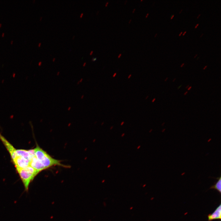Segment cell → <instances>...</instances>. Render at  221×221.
Instances as JSON below:
<instances>
[{
	"label": "cell",
	"instance_id": "6da1fadb",
	"mask_svg": "<svg viewBox=\"0 0 221 221\" xmlns=\"http://www.w3.org/2000/svg\"><path fill=\"white\" fill-rule=\"evenodd\" d=\"M34 150L35 157L45 169L55 166L67 167V166L61 164V161L52 157L38 146L37 145Z\"/></svg>",
	"mask_w": 221,
	"mask_h": 221
},
{
	"label": "cell",
	"instance_id": "7a4b0ae2",
	"mask_svg": "<svg viewBox=\"0 0 221 221\" xmlns=\"http://www.w3.org/2000/svg\"><path fill=\"white\" fill-rule=\"evenodd\" d=\"M16 169L23 184L25 191L27 192L30 183L39 172L30 166L24 168Z\"/></svg>",
	"mask_w": 221,
	"mask_h": 221
},
{
	"label": "cell",
	"instance_id": "3957f363",
	"mask_svg": "<svg viewBox=\"0 0 221 221\" xmlns=\"http://www.w3.org/2000/svg\"><path fill=\"white\" fill-rule=\"evenodd\" d=\"M0 140L2 141L10 153L13 161L18 156L16 151V150L1 134H0Z\"/></svg>",
	"mask_w": 221,
	"mask_h": 221
},
{
	"label": "cell",
	"instance_id": "277c9868",
	"mask_svg": "<svg viewBox=\"0 0 221 221\" xmlns=\"http://www.w3.org/2000/svg\"><path fill=\"white\" fill-rule=\"evenodd\" d=\"M16 169L24 168L30 166V162L20 156H18L13 161Z\"/></svg>",
	"mask_w": 221,
	"mask_h": 221
},
{
	"label": "cell",
	"instance_id": "5b68a950",
	"mask_svg": "<svg viewBox=\"0 0 221 221\" xmlns=\"http://www.w3.org/2000/svg\"><path fill=\"white\" fill-rule=\"evenodd\" d=\"M16 151L18 156L22 157L30 162L33 157L35 156L34 149L29 150H16Z\"/></svg>",
	"mask_w": 221,
	"mask_h": 221
},
{
	"label": "cell",
	"instance_id": "8992f818",
	"mask_svg": "<svg viewBox=\"0 0 221 221\" xmlns=\"http://www.w3.org/2000/svg\"><path fill=\"white\" fill-rule=\"evenodd\" d=\"M30 165L39 173L43 170L46 169L37 159L35 156L33 157L31 160Z\"/></svg>",
	"mask_w": 221,
	"mask_h": 221
},
{
	"label": "cell",
	"instance_id": "52a82bcc",
	"mask_svg": "<svg viewBox=\"0 0 221 221\" xmlns=\"http://www.w3.org/2000/svg\"><path fill=\"white\" fill-rule=\"evenodd\" d=\"M221 205L220 204L212 213L208 215V221H211L215 219H221Z\"/></svg>",
	"mask_w": 221,
	"mask_h": 221
},
{
	"label": "cell",
	"instance_id": "ba28073f",
	"mask_svg": "<svg viewBox=\"0 0 221 221\" xmlns=\"http://www.w3.org/2000/svg\"><path fill=\"white\" fill-rule=\"evenodd\" d=\"M217 181L216 184L211 187L210 189H213L218 191L220 194L221 192V177L216 178Z\"/></svg>",
	"mask_w": 221,
	"mask_h": 221
},
{
	"label": "cell",
	"instance_id": "9c48e42d",
	"mask_svg": "<svg viewBox=\"0 0 221 221\" xmlns=\"http://www.w3.org/2000/svg\"><path fill=\"white\" fill-rule=\"evenodd\" d=\"M97 60V58H92V60L93 61H95Z\"/></svg>",
	"mask_w": 221,
	"mask_h": 221
},
{
	"label": "cell",
	"instance_id": "30bf717a",
	"mask_svg": "<svg viewBox=\"0 0 221 221\" xmlns=\"http://www.w3.org/2000/svg\"><path fill=\"white\" fill-rule=\"evenodd\" d=\"M192 87V86H190L188 88V91H190Z\"/></svg>",
	"mask_w": 221,
	"mask_h": 221
},
{
	"label": "cell",
	"instance_id": "8fae6325",
	"mask_svg": "<svg viewBox=\"0 0 221 221\" xmlns=\"http://www.w3.org/2000/svg\"><path fill=\"white\" fill-rule=\"evenodd\" d=\"M109 2H107L105 4V7H107L109 5Z\"/></svg>",
	"mask_w": 221,
	"mask_h": 221
},
{
	"label": "cell",
	"instance_id": "7c38bea8",
	"mask_svg": "<svg viewBox=\"0 0 221 221\" xmlns=\"http://www.w3.org/2000/svg\"><path fill=\"white\" fill-rule=\"evenodd\" d=\"M121 56H122V54H119V56H118V59H119V58H120V57H121Z\"/></svg>",
	"mask_w": 221,
	"mask_h": 221
},
{
	"label": "cell",
	"instance_id": "4fadbf2b",
	"mask_svg": "<svg viewBox=\"0 0 221 221\" xmlns=\"http://www.w3.org/2000/svg\"><path fill=\"white\" fill-rule=\"evenodd\" d=\"M149 13H147V15H146V17H145V18H148V16H149Z\"/></svg>",
	"mask_w": 221,
	"mask_h": 221
},
{
	"label": "cell",
	"instance_id": "5bb4252c",
	"mask_svg": "<svg viewBox=\"0 0 221 221\" xmlns=\"http://www.w3.org/2000/svg\"><path fill=\"white\" fill-rule=\"evenodd\" d=\"M136 10V9H134L133 11H132V13H134L135 12Z\"/></svg>",
	"mask_w": 221,
	"mask_h": 221
},
{
	"label": "cell",
	"instance_id": "9a60e30c",
	"mask_svg": "<svg viewBox=\"0 0 221 221\" xmlns=\"http://www.w3.org/2000/svg\"><path fill=\"white\" fill-rule=\"evenodd\" d=\"M155 100H156V98H154V99H153V100H152V102H153V103L154 102H155Z\"/></svg>",
	"mask_w": 221,
	"mask_h": 221
},
{
	"label": "cell",
	"instance_id": "2e32d148",
	"mask_svg": "<svg viewBox=\"0 0 221 221\" xmlns=\"http://www.w3.org/2000/svg\"><path fill=\"white\" fill-rule=\"evenodd\" d=\"M116 73H115L113 76V77H115L116 76Z\"/></svg>",
	"mask_w": 221,
	"mask_h": 221
},
{
	"label": "cell",
	"instance_id": "e0dca14e",
	"mask_svg": "<svg viewBox=\"0 0 221 221\" xmlns=\"http://www.w3.org/2000/svg\"><path fill=\"white\" fill-rule=\"evenodd\" d=\"M199 25V23H198V24H197V25H196V26H195V28H197V27H198V26Z\"/></svg>",
	"mask_w": 221,
	"mask_h": 221
},
{
	"label": "cell",
	"instance_id": "ac0fdd59",
	"mask_svg": "<svg viewBox=\"0 0 221 221\" xmlns=\"http://www.w3.org/2000/svg\"><path fill=\"white\" fill-rule=\"evenodd\" d=\"M168 77H166V79H165V80H164L165 81V82H166V81H167V80H168Z\"/></svg>",
	"mask_w": 221,
	"mask_h": 221
},
{
	"label": "cell",
	"instance_id": "d6986e66",
	"mask_svg": "<svg viewBox=\"0 0 221 221\" xmlns=\"http://www.w3.org/2000/svg\"><path fill=\"white\" fill-rule=\"evenodd\" d=\"M188 91H187V92H185V93H184V95H187V94H188Z\"/></svg>",
	"mask_w": 221,
	"mask_h": 221
},
{
	"label": "cell",
	"instance_id": "ffe728a7",
	"mask_svg": "<svg viewBox=\"0 0 221 221\" xmlns=\"http://www.w3.org/2000/svg\"><path fill=\"white\" fill-rule=\"evenodd\" d=\"M83 14H84L83 13H82L80 15V18H81L82 17V16L83 15Z\"/></svg>",
	"mask_w": 221,
	"mask_h": 221
},
{
	"label": "cell",
	"instance_id": "44dd1931",
	"mask_svg": "<svg viewBox=\"0 0 221 221\" xmlns=\"http://www.w3.org/2000/svg\"><path fill=\"white\" fill-rule=\"evenodd\" d=\"M207 66H205V67H204V68H203V70H205V69H206V68H207Z\"/></svg>",
	"mask_w": 221,
	"mask_h": 221
},
{
	"label": "cell",
	"instance_id": "7402d4cb",
	"mask_svg": "<svg viewBox=\"0 0 221 221\" xmlns=\"http://www.w3.org/2000/svg\"><path fill=\"white\" fill-rule=\"evenodd\" d=\"M131 74H130V75H129V76H128V79H129V78H130L131 77Z\"/></svg>",
	"mask_w": 221,
	"mask_h": 221
},
{
	"label": "cell",
	"instance_id": "603a6c76",
	"mask_svg": "<svg viewBox=\"0 0 221 221\" xmlns=\"http://www.w3.org/2000/svg\"><path fill=\"white\" fill-rule=\"evenodd\" d=\"M185 63H184L181 66V67H182L184 65Z\"/></svg>",
	"mask_w": 221,
	"mask_h": 221
},
{
	"label": "cell",
	"instance_id": "cb8c5ba5",
	"mask_svg": "<svg viewBox=\"0 0 221 221\" xmlns=\"http://www.w3.org/2000/svg\"><path fill=\"white\" fill-rule=\"evenodd\" d=\"M93 52H93V51H91V52L90 54V55H92V54H93Z\"/></svg>",
	"mask_w": 221,
	"mask_h": 221
},
{
	"label": "cell",
	"instance_id": "d4e9b609",
	"mask_svg": "<svg viewBox=\"0 0 221 221\" xmlns=\"http://www.w3.org/2000/svg\"><path fill=\"white\" fill-rule=\"evenodd\" d=\"M124 123V122H122V123L121 124V126L123 125V124Z\"/></svg>",
	"mask_w": 221,
	"mask_h": 221
},
{
	"label": "cell",
	"instance_id": "484cf974",
	"mask_svg": "<svg viewBox=\"0 0 221 221\" xmlns=\"http://www.w3.org/2000/svg\"><path fill=\"white\" fill-rule=\"evenodd\" d=\"M174 16V15H172V16H171V19H172L173 18V17Z\"/></svg>",
	"mask_w": 221,
	"mask_h": 221
},
{
	"label": "cell",
	"instance_id": "4316f807",
	"mask_svg": "<svg viewBox=\"0 0 221 221\" xmlns=\"http://www.w3.org/2000/svg\"><path fill=\"white\" fill-rule=\"evenodd\" d=\"M131 20H131V19H130V20H129V24H130V23H131Z\"/></svg>",
	"mask_w": 221,
	"mask_h": 221
},
{
	"label": "cell",
	"instance_id": "83f0119b",
	"mask_svg": "<svg viewBox=\"0 0 221 221\" xmlns=\"http://www.w3.org/2000/svg\"><path fill=\"white\" fill-rule=\"evenodd\" d=\"M186 32H187V31H185V32H184V34H183V36H184V35H185V34H186Z\"/></svg>",
	"mask_w": 221,
	"mask_h": 221
},
{
	"label": "cell",
	"instance_id": "f1b7e54d",
	"mask_svg": "<svg viewBox=\"0 0 221 221\" xmlns=\"http://www.w3.org/2000/svg\"><path fill=\"white\" fill-rule=\"evenodd\" d=\"M189 85H187L186 87V88H188L190 87Z\"/></svg>",
	"mask_w": 221,
	"mask_h": 221
},
{
	"label": "cell",
	"instance_id": "f546056e",
	"mask_svg": "<svg viewBox=\"0 0 221 221\" xmlns=\"http://www.w3.org/2000/svg\"><path fill=\"white\" fill-rule=\"evenodd\" d=\"M183 33V32H182H182H181V33H180V34H179V36H181V34H182Z\"/></svg>",
	"mask_w": 221,
	"mask_h": 221
},
{
	"label": "cell",
	"instance_id": "4dcf8cb0",
	"mask_svg": "<svg viewBox=\"0 0 221 221\" xmlns=\"http://www.w3.org/2000/svg\"><path fill=\"white\" fill-rule=\"evenodd\" d=\"M41 43H39V44H38V47H40V46H41Z\"/></svg>",
	"mask_w": 221,
	"mask_h": 221
},
{
	"label": "cell",
	"instance_id": "1f68e13d",
	"mask_svg": "<svg viewBox=\"0 0 221 221\" xmlns=\"http://www.w3.org/2000/svg\"><path fill=\"white\" fill-rule=\"evenodd\" d=\"M176 80V78H174L173 79V82H174Z\"/></svg>",
	"mask_w": 221,
	"mask_h": 221
},
{
	"label": "cell",
	"instance_id": "d6a6232c",
	"mask_svg": "<svg viewBox=\"0 0 221 221\" xmlns=\"http://www.w3.org/2000/svg\"><path fill=\"white\" fill-rule=\"evenodd\" d=\"M182 85H181V86H180L178 88V90H179L180 87L182 86Z\"/></svg>",
	"mask_w": 221,
	"mask_h": 221
},
{
	"label": "cell",
	"instance_id": "836d02e7",
	"mask_svg": "<svg viewBox=\"0 0 221 221\" xmlns=\"http://www.w3.org/2000/svg\"><path fill=\"white\" fill-rule=\"evenodd\" d=\"M157 34H157H157H155V37H156V36H157Z\"/></svg>",
	"mask_w": 221,
	"mask_h": 221
},
{
	"label": "cell",
	"instance_id": "e575fe53",
	"mask_svg": "<svg viewBox=\"0 0 221 221\" xmlns=\"http://www.w3.org/2000/svg\"><path fill=\"white\" fill-rule=\"evenodd\" d=\"M4 34H5V33H3L2 34V36L3 37L4 36Z\"/></svg>",
	"mask_w": 221,
	"mask_h": 221
},
{
	"label": "cell",
	"instance_id": "d590c367",
	"mask_svg": "<svg viewBox=\"0 0 221 221\" xmlns=\"http://www.w3.org/2000/svg\"><path fill=\"white\" fill-rule=\"evenodd\" d=\"M124 135H125V134H123L122 136V137H123V136H124Z\"/></svg>",
	"mask_w": 221,
	"mask_h": 221
},
{
	"label": "cell",
	"instance_id": "8d00e7d4",
	"mask_svg": "<svg viewBox=\"0 0 221 221\" xmlns=\"http://www.w3.org/2000/svg\"><path fill=\"white\" fill-rule=\"evenodd\" d=\"M200 15H201V14L199 15L197 17V19L198 18H199V17L200 16Z\"/></svg>",
	"mask_w": 221,
	"mask_h": 221
},
{
	"label": "cell",
	"instance_id": "74e56055",
	"mask_svg": "<svg viewBox=\"0 0 221 221\" xmlns=\"http://www.w3.org/2000/svg\"><path fill=\"white\" fill-rule=\"evenodd\" d=\"M198 55V54H197L196 55L194 56V58H195Z\"/></svg>",
	"mask_w": 221,
	"mask_h": 221
},
{
	"label": "cell",
	"instance_id": "f35d334b",
	"mask_svg": "<svg viewBox=\"0 0 221 221\" xmlns=\"http://www.w3.org/2000/svg\"><path fill=\"white\" fill-rule=\"evenodd\" d=\"M113 126H112V127H111V128H110V129H111V130L112 129V128H113Z\"/></svg>",
	"mask_w": 221,
	"mask_h": 221
},
{
	"label": "cell",
	"instance_id": "ab89813d",
	"mask_svg": "<svg viewBox=\"0 0 221 221\" xmlns=\"http://www.w3.org/2000/svg\"><path fill=\"white\" fill-rule=\"evenodd\" d=\"M148 97H149V96H147V98H146V99H148Z\"/></svg>",
	"mask_w": 221,
	"mask_h": 221
},
{
	"label": "cell",
	"instance_id": "60d3db41",
	"mask_svg": "<svg viewBox=\"0 0 221 221\" xmlns=\"http://www.w3.org/2000/svg\"><path fill=\"white\" fill-rule=\"evenodd\" d=\"M183 9L181 10V11H180V13H181V12L183 11Z\"/></svg>",
	"mask_w": 221,
	"mask_h": 221
},
{
	"label": "cell",
	"instance_id": "b9f144b4",
	"mask_svg": "<svg viewBox=\"0 0 221 221\" xmlns=\"http://www.w3.org/2000/svg\"><path fill=\"white\" fill-rule=\"evenodd\" d=\"M41 62H39V65H40V64H41Z\"/></svg>",
	"mask_w": 221,
	"mask_h": 221
},
{
	"label": "cell",
	"instance_id": "7bdbcfd3",
	"mask_svg": "<svg viewBox=\"0 0 221 221\" xmlns=\"http://www.w3.org/2000/svg\"><path fill=\"white\" fill-rule=\"evenodd\" d=\"M127 2V1H126V2H125V5H126V4Z\"/></svg>",
	"mask_w": 221,
	"mask_h": 221
},
{
	"label": "cell",
	"instance_id": "ee69618b",
	"mask_svg": "<svg viewBox=\"0 0 221 221\" xmlns=\"http://www.w3.org/2000/svg\"><path fill=\"white\" fill-rule=\"evenodd\" d=\"M203 34H201V36H200V37H201V36H202V35H203Z\"/></svg>",
	"mask_w": 221,
	"mask_h": 221
},
{
	"label": "cell",
	"instance_id": "f6af8a7d",
	"mask_svg": "<svg viewBox=\"0 0 221 221\" xmlns=\"http://www.w3.org/2000/svg\"><path fill=\"white\" fill-rule=\"evenodd\" d=\"M140 147H141V146H139V147H138V148H137V149H139V148H140Z\"/></svg>",
	"mask_w": 221,
	"mask_h": 221
},
{
	"label": "cell",
	"instance_id": "bcb514c9",
	"mask_svg": "<svg viewBox=\"0 0 221 221\" xmlns=\"http://www.w3.org/2000/svg\"><path fill=\"white\" fill-rule=\"evenodd\" d=\"M55 58L54 59H53V61H55Z\"/></svg>",
	"mask_w": 221,
	"mask_h": 221
},
{
	"label": "cell",
	"instance_id": "7dc6e473",
	"mask_svg": "<svg viewBox=\"0 0 221 221\" xmlns=\"http://www.w3.org/2000/svg\"><path fill=\"white\" fill-rule=\"evenodd\" d=\"M2 24H0V27H1V26H2Z\"/></svg>",
	"mask_w": 221,
	"mask_h": 221
},
{
	"label": "cell",
	"instance_id": "c3c4849f",
	"mask_svg": "<svg viewBox=\"0 0 221 221\" xmlns=\"http://www.w3.org/2000/svg\"><path fill=\"white\" fill-rule=\"evenodd\" d=\"M13 41H11V43L12 44L13 43Z\"/></svg>",
	"mask_w": 221,
	"mask_h": 221
},
{
	"label": "cell",
	"instance_id": "681fc988",
	"mask_svg": "<svg viewBox=\"0 0 221 221\" xmlns=\"http://www.w3.org/2000/svg\"><path fill=\"white\" fill-rule=\"evenodd\" d=\"M41 19H42V17H41V18H40V20H41Z\"/></svg>",
	"mask_w": 221,
	"mask_h": 221
},
{
	"label": "cell",
	"instance_id": "f907efd6",
	"mask_svg": "<svg viewBox=\"0 0 221 221\" xmlns=\"http://www.w3.org/2000/svg\"><path fill=\"white\" fill-rule=\"evenodd\" d=\"M85 64H86V63H84V64L83 66H84L85 65Z\"/></svg>",
	"mask_w": 221,
	"mask_h": 221
},
{
	"label": "cell",
	"instance_id": "816d5d0a",
	"mask_svg": "<svg viewBox=\"0 0 221 221\" xmlns=\"http://www.w3.org/2000/svg\"><path fill=\"white\" fill-rule=\"evenodd\" d=\"M111 165H109V166L108 167V168H109L110 166Z\"/></svg>",
	"mask_w": 221,
	"mask_h": 221
},
{
	"label": "cell",
	"instance_id": "f5cc1de1",
	"mask_svg": "<svg viewBox=\"0 0 221 221\" xmlns=\"http://www.w3.org/2000/svg\"><path fill=\"white\" fill-rule=\"evenodd\" d=\"M143 1V0H141V2H142Z\"/></svg>",
	"mask_w": 221,
	"mask_h": 221
}]
</instances>
